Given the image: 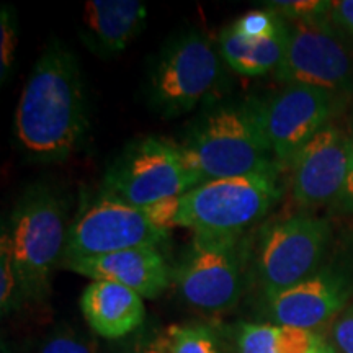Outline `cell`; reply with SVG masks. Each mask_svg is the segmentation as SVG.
I'll return each mask as SVG.
<instances>
[{
	"label": "cell",
	"mask_w": 353,
	"mask_h": 353,
	"mask_svg": "<svg viewBox=\"0 0 353 353\" xmlns=\"http://www.w3.org/2000/svg\"><path fill=\"white\" fill-rule=\"evenodd\" d=\"M88 110L76 52L59 39L34 63L13 118L19 151L34 162H61L81 148Z\"/></svg>",
	"instance_id": "obj_1"
},
{
	"label": "cell",
	"mask_w": 353,
	"mask_h": 353,
	"mask_svg": "<svg viewBox=\"0 0 353 353\" xmlns=\"http://www.w3.org/2000/svg\"><path fill=\"white\" fill-rule=\"evenodd\" d=\"M260 108L259 99L221 101L192 123L176 145L201 183L278 167Z\"/></svg>",
	"instance_id": "obj_2"
},
{
	"label": "cell",
	"mask_w": 353,
	"mask_h": 353,
	"mask_svg": "<svg viewBox=\"0 0 353 353\" xmlns=\"http://www.w3.org/2000/svg\"><path fill=\"white\" fill-rule=\"evenodd\" d=\"M6 228L26 298H46L52 275L63 265L69 232L65 201L54 188L34 183L20 195Z\"/></svg>",
	"instance_id": "obj_3"
},
{
	"label": "cell",
	"mask_w": 353,
	"mask_h": 353,
	"mask_svg": "<svg viewBox=\"0 0 353 353\" xmlns=\"http://www.w3.org/2000/svg\"><path fill=\"white\" fill-rule=\"evenodd\" d=\"M221 59L218 46L200 30L175 34L154 59L149 72V107L162 118L192 112L218 85Z\"/></svg>",
	"instance_id": "obj_4"
},
{
	"label": "cell",
	"mask_w": 353,
	"mask_h": 353,
	"mask_svg": "<svg viewBox=\"0 0 353 353\" xmlns=\"http://www.w3.org/2000/svg\"><path fill=\"white\" fill-rule=\"evenodd\" d=\"M278 167L257 174L200 183L182 195L180 228L193 232L242 234L283 195Z\"/></svg>",
	"instance_id": "obj_5"
},
{
	"label": "cell",
	"mask_w": 353,
	"mask_h": 353,
	"mask_svg": "<svg viewBox=\"0 0 353 353\" xmlns=\"http://www.w3.org/2000/svg\"><path fill=\"white\" fill-rule=\"evenodd\" d=\"M179 145L157 136L131 141L103 175L100 192L136 208L182 196L200 185Z\"/></svg>",
	"instance_id": "obj_6"
},
{
	"label": "cell",
	"mask_w": 353,
	"mask_h": 353,
	"mask_svg": "<svg viewBox=\"0 0 353 353\" xmlns=\"http://www.w3.org/2000/svg\"><path fill=\"white\" fill-rule=\"evenodd\" d=\"M332 236L329 219L301 213L262 231L257 255L259 283L265 299L301 283L321 270Z\"/></svg>",
	"instance_id": "obj_7"
},
{
	"label": "cell",
	"mask_w": 353,
	"mask_h": 353,
	"mask_svg": "<svg viewBox=\"0 0 353 353\" xmlns=\"http://www.w3.org/2000/svg\"><path fill=\"white\" fill-rule=\"evenodd\" d=\"M241 255V234L195 232L172 281L190 306L205 312L229 311L242 294Z\"/></svg>",
	"instance_id": "obj_8"
},
{
	"label": "cell",
	"mask_w": 353,
	"mask_h": 353,
	"mask_svg": "<svg viewBox=\"0 0 353 353\" xmlns=\"http://www.w3.org/2000/svg\"><path fill=\"white\" fill-rule=\"evenodd\" d=\"M169 237L170 231L154 226L143 208L99 192L95 198L83 201L69 224L63 263L101 257L134 247L161 249Z\"/></svg>",
	"instance_id": "obj_9"
},
{
	"label": "cell",
	"mask_w": 353,
	"mask_h": 353,
	"mask_svg": "<svg viewBox=\"0 0 353 353\" xmlns=\"http://www.w3.org/2000/svg\"><path fill=\"white\" fill-rule=\"evenodd\" d=\"M273 74L285 85L324 88L345 97L353 92V57L330 21L290 23L288 46Z\"/></svg>",
	"instance_id": "obj_10"
},
{
	"label": "cell",
	"mask_w": 353,
	"mask_h": 353,
	"mask_svg": "<svg viewBox=\"0 0 353 353\" xmlns=\"http://www.w3.org/2000/svg\"><path fill=\"white\" fill-rule=\"evenodd\" d=\"M345 95L324 88L286 85L262 100V125L276 165L290 167L296 154L343 108Z\"/></svg>",
	"instance_id": "obj_11"
},
{
	"label": "cell",
	"mask_w": 353,
	"mask_h": 353,
	"mask_svg": "<svg viewBox=\"0 0 353 353\" xmlns=\"http://www.w3.org/2000/svg\"><path fill=\"white\" fill-rule=\"evenodd\" d=\"M350 165V134L334 123L303 145L291 162V193L303 208L312 210L341 198Z\"/></svg>",
	"instance_id": "obj_12"
},
{
	"label": "cell",
	"mask_w": 353,
	"mask_h": 353,
	"mask_svg": "<svg viewBox=\"0 0 353 353\" xmlns=\"http://www.w3.org/2000/svg\"><path fill=\"white\" fill-rule=\"evenodd\" d=\"M353 293V276L345 268H321L301 283L267 301L273 324L316 330L345 309Z\"/></svg>",
	"instance_id": "obj_13"
},
{
	"label": "cell",
	"mask_w": 353,
	"mask_h": 353,
	"mask_svg": "<svg viewBox=\"0 0 353 353\" xmlns=\"http://www.w3.org/2000/svg\"><path fill=\"white\" fill-rule=\"evenodd\" d=\"M63 267L92 281L123 285L144 299L157 298L172 281V270L159 247H134L101 257L69 260Z\"/></svg>",
	"instance_id": "obj_14"
},
{
	"label": "cell",
	"mask_w": 353,
	"mask_h": 353,
	"mask_svg": "<svg viewBox=\"0 0 353 353\" xmlns=\"http://www.w3.org/2000/svg\"><path fill=\"white\" fill-rule=\"evenodd\" d=\"M148 8L138 0H88L79 19V38L92 54H120L143 32Z\"/></svg>",
	"instance_id": "obj_15"
},
{
	"label": "cell",
	"mask_w": 353,
	"mask_h": 353,
	"mask_svg": "<svg viewBox=\"0 0 353 353\" xmlns=\"http://www.w3.org/2000/svg\"><path fill=\"white\" fill-rule=\"evenodd\" d=\"M81 311L92 332L123 341L145 324L144 298L113 281H90L82 291Z\"/></svg>",
	"instance_id": "obj_16"
},
{
	"label": "cell",
	"mask_w": 353,
	"mask_h": 353,
	"mask_svg": "<svg viewBox=\"0 0 353 353\" xmlns=\"http://www.w3.org/2000/svg\"><path fill=\"white\" fill-rule=\"evenodd\" d=\"M288 38V21L275 34L263 39H247L241 37L232 25H229L221 30L218 50L224 63L234 72L247 77H259L278 69L283 61Z\"/></svg>",
	"instance_id": "obj_17"
},
{
	"label": "cell",
	"mask_w": 353,
	"mask_h": 353,
	"mask_svg": "<svg viewBox=\"0 0 353 353\" xmlns=\"http://www.w3.org/2000/svg\"><path fill=\"white\" fill-rule=\"evenodd\" d=\"M239 353H337L316 330L281 324H245L237 332Z\"/></svg>",
	"instance_id": "obj_18"
},
{
	"label": "cell",
	"mask_w": 353,
	"mask_h": 353,
	"mask_svg": "<svg viewBox=\"0 0 353 353\" xmlns=\"http://www.w3.org/2000/svg\"><path fill=\"white\" fill-rule=\"evenodd\" d=\"M26 301L28 298H26L23 281L13 259L10 236H8L6 224H2V232H0V309H2V316L19 311Z\"/></svg>",
	"instance_id": "obj_19"
},
{
	"label": "cell",
	"mask_w": 353,
	"mask_h": 353,
	"mask_svg": "<svg viewBox=\"0 0 353 353\" xmlns=\"http://www.w3.org/2000/svg\"><path fill=\"white\" fill-rule=\"evenodd\" d=\"M332 0H273L265 7H270L290 23H325Z\"/></svg>",
	"instance_id": "obj_20"
},
{
	"label": "cell",
	"mask_w": 353,
	"mask_h": 353,
	"mask_svg": "<svg viewBox=\"0 0 353 353\" xmlns=\"http://www.w3.org/2000/svg\"><path fill=\"white\" fill-rule=\"evenodd\" d=\"M170 353H221L213 330L205 325H170Z\"/></svg>",
	"instance_id": "obj_21"
},
{
	"label": "cell",
	"mask_w": 353,
	"mask_h": 353,
	"mask_svg": "<svg viewBox=\"0 0 353 353\" xmlns=\"http://www.w3.org/2000/svg\"><path fill=\"white\" fill-rule=\"evenodd\" d=\"M38 353H97V345L79 329L59 324L44 335Z\"/></svg>",
	"instance_id": "obj_22"
},
{
	"label": "cell",
	"mask_w": 353,
	"mask_h": 353,
	"mask_svg": "<svg viewBox=\"0 0 353 353\" xmlns=\"http://www.w3.org/2000/svg\"><path fill=\"white\" fill-rule=\"evenodd\" d=\"M286 23L283 17L270 7L254 8L234 21L232 28L247 39H263L275 34Z\"/></svg>",
	"instance_id": "obj_23"
},
{
	"label": "cell",
	"mask_w": 353,
	"mask_h": 353,
	"mask_svg": "<svg viewBox=\"0 0 353 353\" xmlns=\"http://www.w3.org/2000/svg\"><path fill=\"white\" fill-rule=\"evenodd\" d=\"M19 20L12 6L0 8V79L6 83L12 76L19 50Z\"/></svg>",
	"instance_id": "obj_24"
},
{
	"label": "cell",
	"mask_w": 353,
	"mask_h": 353,
	"mask_svg": "<svg viewBox=\"0 0 353 353\" xmlns=\"http://www.w3.org/2000/svg\"><path fill=\"white\" fill-rule=\"evenodd\" d=\"M113 353H170L169 329L144 324L138 332L120 341Z\"/></svg>",
	"instance_id": "obj_25"
},
{
	"label": "cell",
	"mask_w": 353,
	"mask_h": 353,
	"mask_svg": "<svg viewBox=\"0 0 353 353\" xmlns=\"http://www.w3.org/2000/svg\"><path fill=\"white\" fill-rule=\"evenodd\" d=\"M144 213L154 226L172 231L180 228V218H182V196H172L161 200L154 205L145 206Z\"/></svg>",
	"instance_id": "obj_26"
},
{
	"label": "cell",
	"mask_w": 353,
	"mask_h": 353,
	"mask_svg": "<svg viewBox=\"0 0 353 353\" xmlns=\"http://www.w3.org/2000/svg\"><path fill=\"white\" fill-rule=\"evenodd\" d=\"M332 337L341 353H353V306L343 309L334 322Z\"/></svg>",
	"instance_id": "obj_27"
},
{
	"label": "cell",
	"mask_w": 353,
	"mask_h": 353,
	"mask_svg": "<svg viewBox=\"0 0 353 353\" xmlns=\"http://www.w3.org/2000/svg\"><path fill=\"white\" fill-rule=\"evenodd\" d=\"M329 21L339 33L353 38V0H332Z\"/></svg>",
	"instance_id": "obj_28"
},
{
	"label": "cell",
	"mask_w": 353,
	"mask_h": 353,
	"mask_svg": "<svg viewBox=\"0 0 353 353\" xmlns=\"http://www.w3.org/2000/svg\"><path fill=\"white\" fill-rule=\"evenodd\" d=\"M337 206L345 213H353V132L350 134V165Z\"/></svg>",
	"instance_id": "obj_29"
}]
</instances>
